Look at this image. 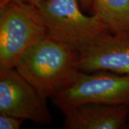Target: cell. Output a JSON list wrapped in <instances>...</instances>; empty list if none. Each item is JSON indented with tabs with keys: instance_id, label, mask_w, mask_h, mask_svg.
Wrapping results in <instances>:
<instances>
[{
	"instance_id": "5b68a950",
	"label": "cell",
	"mask_w": 129,
	"mask_h": 129,
	"mask_svg": "<svg viewBox=\"0 0 129 129\" xmlns=\"http://www.w3.org/2000/svg\"><path fill=\"white\" fill-rule=\"evenodd\" d=\"M47 97L12 68L0 75V113L49 125L52 115Z\"/></svg>"
},
{
	"instance_id": "8992f818",
	"label": "cell",
	"mask_w": 129,
	"mask_h": 129,
	"mask_svg": "<svg viewBox=\"0 0 129 129\" xmlns=\"http://www.w3.org/2000/svg\"><path fill=\"white\" fill-rule=\"evenodd\" d=\"M80 70L129 75V35L110 34L79 52Z\"/></svg>"
},
{
	"instance_id": "52a82bcc",
	"label": "cell",
	"mask_w": 129,
	"mask_h": 129,
	"mask_svg": "<svg viewBox=\"0 0 129 129\" xmlns=\"http://www.w3.org/2000/svg\"><path fill=\"white\" fill-rule=\"evenodd\" d=\"M59 109L66 129H129V106L86 103Z\"/></svg>"
},
{
	"instance_id": "9c48e42d",
	"label": "cell",
	"mask_w": 129,
	"mask_h": 129,
	"mask_svg": "<svg viewBox=\"0 0 129 129\" xmlns=\"http://www.w3.org/2000/svg\"><path fill=\"white\" fill-rule=\"evenodd\" d=\"M21 118L13 115L0 113V128L1 129H19L23 123Z\"/></svg>"
},
{
	"instance_id": "6da1fadb",
	"label": "cell",
	"mask_w": 129,
	"mask_h": 129,
	"mask_svg": "<svg viewBox=\"0 0 129 129\" xmlns=\"http://www.w3.org/2000/svg\"><path fill=\"white\" fill-rule=\"evenodd\" d=\"M79 52L47 34L19 59L14 68L47 98L71 86L80 73Z\"/></svg>"
},
{
	"instance_id": "3957f363",
	"label": "cell",
	"mask_w": 129,
	"mask_h": 129,
	"mask_svg": "<svg viewBox=\"0 0 129 129\" xmlns=\"http://www.w3.org/2000/svg\"><path fill=\"white\" fill-rule=\"evenodd\" d=\"M79 0H46L37 6L47 34L67 42L80 52L111 34L95 14L87 16Z\"/></svg>"
},
{
	"instance_id": "8fae6325",
	"label": "cell",
	"mask_w": 129,
	"mask_h": 129,
	"mask_svg": "<svg viewBox=\"0 0 129 129\" xmlns=\"http://www.w3.org/2000/svg\"><path fill=\"white\" fill-rule=\"evenodd\" d=\"M81 7L86 11L92 12V0H79Z\"/></svg>"
},
{
	"instance_id": "30bf717a",
	"label": "cell",
	"mask_w": 129,
	"mask_h": 129,
	"mask_svg": "<svg viewBox=\"0 0 129 129\" xmlns=\"http://www.w3.org/2000/svg\"><path fill=\"white\" fill-rule=\"evenodd\" d=\"M5 1H14V2H17L24 3V4L38 6L40 4H41L42 2H43L46 0H0V2H5Z\"/></svg>"
},
{
	"instance_id": "7a4b0ae2",
	"label": "cell",
	"mask_w": 129,
	"mask_h": 129,
	"mask_svg": "<svg viewBox=\"0 0 129 129\" xmlns=\"http://www.w3.org/2000/svg\"><path fill=\"white\" fill-rule=\"evenodd\" d=\"M47 34L37 6L0 2V75L14 68L24 54Z\"/></svg>"
},
{
	"instance_id": "ba28073f",
	"label": "cell",
	"mask_w": 129,
	"mask_h": 129,
	"mask_svg": "<svg viewBox=\"0 0 129 129\" xmlns=\"http://www.w3.org/2000/svg\"><path fill=\"white\" fill-rule=\"evenodd\" d=\"M92 14L101 19L112 34L129 35V0H92Z\"/></svg>"
},
{
	"instance_id": "277c9868",
	"label": "cell",
	"mask_w": 129,
	"mask_h": 129,
	"mask_svg": "<svg viewBox=\"0 0 129 129\" xmlns=\"http://www.w3.org/2000/svg\"><path fill=\"white\" fill-rule=\"evenodd\" d=\"M50 98L58 108L86 103L129 106V75L80 72L71 86Z\"/></svg>"
}]
</instances>
